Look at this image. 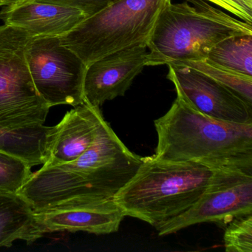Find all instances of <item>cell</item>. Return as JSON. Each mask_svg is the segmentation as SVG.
<instances>
[{
	"mask_svg": "<svg viewBox=\"0 0 252 252\" xmlns=\"http://www.w3.org/2000/svg\"><path fill=\"white\" fill-rule=\"evenodd\" d=\"M141 156L132 153L105 120L95 141L77 159L33 173L35 191L54 210L97 206L113 199L135 175Z\"/></svg>",
	"mask_w": 252,
	"mask_h": 252,
	"instance_id": "6da1fadb",
	"label": "cell"
},
{
	"mask_svg": "<svg viewBox=\"0 0 252 252\" xmlns=\"http://www.w3.org/2000/svg\"><path fill=\"white\" fill-rule=\"evenodd\" d=\"M154 125L158 144L153 156L157 158L252 173V124L211 119L177 95Z\"/></svg>",
	"mask_w": 252,
	"mask_h": 252,
	"instance_id": "7a4b0ae2",
	"label": "cell"
},
{
	"mask_svg": "<svg viewBox=\"0 0 252 252\" xmlns=\"http://www.w3.org/2000/svg\"><path fill=\"white\" fill-rule=\"evenodd\" d=\"M252 35V25L206 0L172 1L160 11L147 44V66L203 61L221 41Z\"/></svg>",
	"mask_w": 252,
	"mask_h": 252,
	"instance_id": "3957f363",
	"label": "cell"
},
{
	"mask_svg": "<svg viewBox=\"0 0 252 252\" xmlns=\"http://www.w3.org/2000/svg\"><path fill=\"white\" fill-rule=\"evenodd\" d=\"M130 181L113 197L126 216L156 227L189 209L206 189L213 170L193 162L141 158Z\"/></svg>",
	"mask_w": 252,
	"mask_h": 252,
	"instance_id": "277c9868",
	"label": "cell"
},
{
	"mask_svg": "<svg viewBox=\"0 0 252 252\" xmlns=\"http://www.w3.org/2000/svg\"><path fill=\"white\" fill-rule=\"evenodd\" d=\"M172 0H118L87 17L61 43L89 65L109 54L147 45L160 11Z\"/></svg>",
	"mask_w": 252,
	"mask_h": 252,
	"instance_id": "5b68a950",
	"label": "cell"
},
{
	"mask_svg": "<svg viewBox=\"0 0 252 252\" xmlns=\"http://www.w3.org/2000/svg\"><path fill=\"white\" fill-rule=\"evenodd\" d=\"M32 39L22 29L0 26V127L44 125L49 113L28 66L26 52Z\"/></svg>",
	"mask_w": 252,
	"mask_h": 252,
	"instance_id": "8992f818",
	"label": "cell"
},
{
	"mask_svg": "<svg viewBox=\"0 0 252 252\" xmlns=\"http://www.w3.org/2000/svg\"><path fill=\"white\" fill-rule=\"evenodd\" d=\"M35 88L48 107H76L85 101L87 64L60 36L32 38L26 52Z\"/></svg>",
	"mask_w": 252,
	"mask_h": 252,
	"instance_id": "52a82bcc",
	"label": "cell"
},
{
	"mask_svg": "<svg viewBox=\"0 0 252 252\" xmlns=\"http://www.w3.org/2000/svg\"><path fill=\"white\" fill-rule=\"evenodd\" d=\"M252 214V173L214 169L209 184L185 212L155 227L160 237L202 222H227Z\"/></svg>",
	"mask_w": 252,
	"mask_h": 252,
	"instance_id": "ba28073f",
	"label": "cell"
},
{
	"mask_svg": "<svg viewBox=\"0 0 252 252\" xmlns=\"http://www.w3.org/2000/svg\"><path fill=\"white\" fill-rule=\"evenodd\" d=\"M177 95L202 114L222 122L252 124V105L210 76L187 65L169 64Z\"/></svg>",
	"mask_w": 252,
	"mask_h": 252,
	"instance_id": "9c48e42d",
	"label": "cell"
},
{
	"mask_svg": "<svg viewBox=\"0 0 252 252\" xmlns=\"http://www.w3.org/2000/svg\"><path fill=\"white\" fill-rule=\"evenodd\" d=\"M148 48L138 45L109 54L90 64L84 82L85 102L101 107L123 96L147 66Z\"/></svg>",
	"mask_w": 252,
	"mask_h": 252,
	"instance_id": "30bf717a",
	"label": "cell"
},
{
	"mask_svg": "<svg viewBox=\"0 0 252 252\" xmlns=\"http://www.w3.org/2000/svg\"><path fill=\"white\" fill-rule=\"evenodd\" d=\"M104 119L100 107L85 101L67 112L58 125L51 126L43 166L69 163L82 156L95 141Z\"/></svg>",
	"mask_w": 252,
	"mask_h": 252,
	"instance_id": "8fae6325",
	"label": "cell"
},
{
	"mask_svg": "<svg viewBox=\"0 0 252 252\" xmlns=\"http://www.w3.org/2000/svg\"><path fill=\"white\" fill-rule=\"evenodd\" d=\"M86 18L76 8L36 0H18L0 11L4 25L22 29L32 38L63 36Z\"/></svg>",
	"mask_w": 252,
	"mask_h": 252,
	"instance_id": "7c38bea8",
	"label": "cell"
},
{
	"mask_svg": "<svg viewBox=\"0 0 252 252\" xmlns=\"http://www.w3.org/2000/svg\"><path fill=\"white\" fill-rule=\"evenodd\" d=\"M126 217L113 199L95 207L35 212L44 234L53 232H77L109 234L117 232Z\"/></svg>",
	"mask_w": 252,
	"mask_h": 252,
	"instance_id": "4fadbf2b",
	"label": "cell"
},
{
	"mask_svg": "<svg viewBox=\"0 0 252 252\" xmlns=\"http://www.w3.org/2000/svg\"><path fill=\"white\" fill-rule=\"evenodd\" d=\"M44 235L35 212L23 196L0 194V248L11 247L19 240L31 244Z\"/></svg>",
	"mask_w": 252,
	"mask_h": 252,
	"instance_id": "5bb4252c",
	"label": "cell"
},
{
	"mask_svg": "<svg viewBox=\"0 0 252 252\" xmlns=\"http://www.w3.org/2000/svg\"><path fill=\"white\" fill-rule=\"evenodd\" d=\"M51 126L44 125L7 129L0 127V151L20 158L32 165H43L48 154Z\"/></svg>",
	"mask_w": 252,
	"mask_h": 252,
	"instance_id": "9a60e30c",
	"label": "cell"
},
{
	"mask_svg": "<svg viewBox=\"0 0 252 252\" xmlns=\"http://www.w3.org/2000/svg\"><path fill=\"white\" fill-rule=\"evenodd\" d=\"M203 61L228 71L252 76V35L231 36L221 41Z\"/></svg>",
	"mask_w": 252,
	"mask_h": 252,
	"instance_id": "2e32d148",
	"label": "cell"
},
{
	"mask_svg": "<svg viewBox=\"0 0 252 252\" xmlns=\"http://www.w3.org/2000/svg\"><path fill=\"white\" fill-rule=\"evenodd\" d=\"M175 64L189 66L210 76L252 105V76L228 71L212 65L206 61L184 62Z\"/></svg>",
	"mask_w": 252,
	"mask_h": 252,
	"instance_id": "e0dca14e",
	"label": "cell"
},
{
	"mask_svg": "<svg viewBox=\"0 0 252 252\" xmlns=\"http://www.w3.org/2000/svg\"><path fill=\"white\" fill-rule=\"evenodd\" d=\"M32 165L0 151V194H18L32 175Z\"/></svg>",
	"mask_w": 252,
	"mask_h": 252,
	"instance_id": "ac0fdd59",
	"label": "cell"
},
{
	"mask_svg": "<svg viewBox=\"0 0 252 252\" xmlns=\"http://www.w3.org/2000/svg\"><path fill=\"white\" fill-rule=\"evenodd\" d=\"M229 222L223 236L225 252H252V214Z\"/></svg>",
	"mask_w": 252,
	"mask_h": 252,
	"instance_id": "d6986e66",
	"label": "cell"
},
{
	"mask_svg": "<svg viewBox=\"0 0 252 252\" xmlns=\"http://www.w3.org/2000/svg\"><path fill=\"white\" fill-rule=\"evenodd\" d=\"M39 2L55 4L63 6L76 8L87 17H91L118 0H36Z\"/></svg>",
	"mask_w": 252,
	"mask_h": 252,
	"instance_id": "ffe728a7",
	"label": "cell"
},
{
	"mask_svg": "<svg viewBox=\"0 0 252 252\" xmlns=\"http://www.w3.org/2000/svg\"><path fill=\"white\" fill-rule=\"evenodd\" d=\"M252 25V0H206Z\"/></svg>",
	"mask_w": 252,
	"mask_h": 252,
	"instance_id": "44dd1931",
	"label": "cell"
},
{
	"mask_svg": "<svg viewBox=\"0 0 252 252\" xmlns=\"http://www.w3.org/2000/svg\"><path fill=\"white\" fill-rule=\"evenodd\" d=\"M4 2H6L7 5H10V4L14 3V2H17L18 0H3Z\"/></svg>",
	"mask_w": 252,
	"mask_h": 252,
	"instance_id": "7402d4cb",
	"label": "cell"
},
{
	"mask_svg": "<svg viewBox=\"0 0 252 252\" xmlns=\"http://www.w3.org/2000/svg\"><path fill=\"white\" fill-rule=\"evenodd\" d=\"M7 5L6 2H4L3 0H0V7L5 6Z\"/></svg>",
	"mask_w": 252,
	"mask_h": 252,
	"instance_id": "603a6c76",
	"label": "cell"
}]
</instances>
